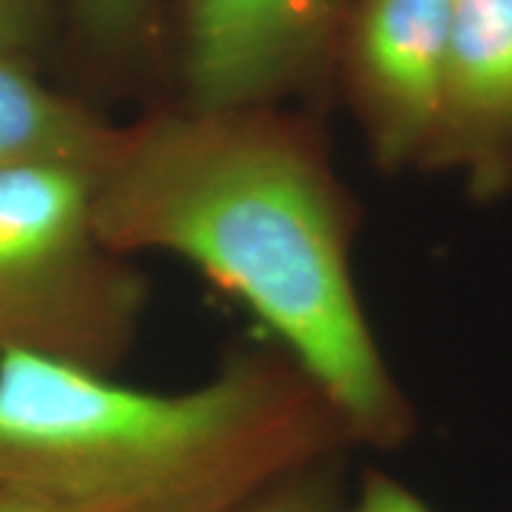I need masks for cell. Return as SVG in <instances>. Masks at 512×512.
Returning a JSON list of instances; mask_svg holds the SVG:
<instances>
[{"label":"cell","instance_id":"cell-3","mask_svg":"<svg viewBox=\"0 0 512 512\" xmlns=\"http://www.w3.org/2000/svg\"><path fill=\"white\" fill-rule=\"evenodd\" d=\"M148 308V282L94 217V171H0V359L32 353L117 373Z\"/></svg>","mask_w":512,"mask_h":512},{"label":"cell","instance_id":"cell-10","mask_svg":"<svg viewBox=\"0 0 512 512\" xmlns=\"http://www.w3.org/2000/svg\"><path fill=\"white\" fill-rule=\"evenodd\" d=\"M52 35V0H0V52L37 60Z\"/></svg>","mask_w":512,"mask_h":512},{"label":"cell","instance_id":"cell-2","mask_svg":"<svg viewBox=\"0 0 512 512\" xmlns=\"http://www.w3.org/2000/svg\"><path fill=\"white\" fill-rule=\"evenodd\" d=\"M348 450L274 342L174 393L32 353L0 359V487L57 512H239Z\"/></svg>","mask_w":512,"mask_h":512},{"label":"cell","instance_id":"cell-4","mask_svg":"<svg viewBox=\"0 0 512 512\" xmlns=\"http://www.w3.org/2000/svg\"><path fill=\"white\" fill-rule=\"evenodd\" d=\"M359 0H177V100L293 106L333 83Z\"/></svg>","mask_w":512,"mask_h":512},{"label":"cell","instance_id":"cell-5","mask_svg":"<svg viewBox=\"0 0 512 512\" xmlns=\"http://www.w3.org/2000/svg\"><path fill=\"white\" fill-rule=\"evenodd\" d=\"M450 3L359 0L342 32L333 83L384 171H430L447 97Z\"/></svg>","mask_w":512,"mask_h":512},{"label":"cell","instance_id":"cell-8","mask_svg":"<svg viewBox=\"0 0 512 512\" xmlns=\"http://www.w3.org/2000/svg\"><path fill=\"white\" fill-rule=\"evenodd\" d=\"M66 12L100 72L134 77L163 49V0H66Z\"/></svg>","mask_w":512,"mask_h":512},{"label":"cell","instance_id":"cell-7","mask_svg":"<svg viewBox=\"0 0 512 512\" xmlns=\"http://www.w3.org/2000/svg\"><path fill=\"white\" fill-rule=\"evenodd\" d=\"M120 123L49 86L37 60L0 52V171L74 165L97 171Z\"/></svg>","mask_w":512,"mask_h":512},{"label":"cell","instance_id":"cell-12","mask_svg":"<svg viewBox=\"0 0 512 512\" xmlns=\"http://www.w3.org/2000/svg\"><path fill=\"white\" fill-rule=\"evenodd\" d=\"M0 512H57L46 504H40L29 495L18 493V490H9V487H0Z\"/></svg>","mask_w":512,"mask_h":512},{"label":"cell","instance_id":"cell-6","mask_svg":"<svg viewBox=\"0 0 512 512\" xmlns=\"http://www.w3.org/2000/svg\"><path fill=\"white\" fill-rule=\"evenodd\" d=\"M512 0H453L444 120L430 171H464L476 200L510 191Z\"/></svg>","mask_w":512,"mask_h":512},{"label":"cell","instance_id":"cell-11","mask_svg":"<svg viewBox=\"0 0 512 512\" xmlns=\"http://www.w3.org/2000/svg\"><path fill=\"white\" fill-rule=\"evenodd\" d=\"M345 512H433V507L384 470L367 467L356 498L348 501Z\"/></svg>","mask_w":512,"mask_h":512},{"label":"cell","instance_id":"cell-9","mask_svg":"<svg viewBox=\"0 0 512 512\" xmlns=\"http://www.w3.org/2000/svg\"><path fill=\"white\" fill-rule=\"evenodd\" d=\"M345 456L319 461L245 504L239 512H345Z\"/></svg>","mask_w":512,"mask_h":512},{"label":"cell","instance_id":"cell-13","mask_svg":"<svg viewBox=\"0 0 512 512\" xmlns=\"http://www.w3.org/2000/svg\"><path fill=\"white\" fill-rule=\"evenodd\" d=\"M510 191H512V165H510Z\"/></svg>","mask_w":512,"mask_h":512},{"label":"cell","instance_id":"cell-1","mask_svg":"<svg viewBox=\"0 0 512 512\" xmlns=\"http://www.w3.org/2000/svg\"><path fill=\"white\" fill-rule=\"evenodd\" d=\"M94 217L117 254L177 256L256 316L350 447L413 439L416 410L356 285V200L308 114L171 100L120 123L94 171Z\"/></svg>","mask_w":512,"mask_h":512}]
</instances>
